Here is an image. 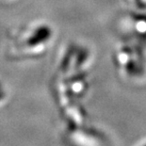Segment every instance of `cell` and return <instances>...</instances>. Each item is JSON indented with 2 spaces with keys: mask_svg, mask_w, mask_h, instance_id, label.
I'll use <instances>...</instances> for the list:
<instances>
[{
  "mask_svg": "<svg viewBox=\"0 0 146 146\" xmlns=\"http://www.w3.org/2000/svg\"><path fill=\"white\" fill-rule=\"evenodd\" d=\"M123 26L132 40L146 46V11H135L123 17Z\"/></svg>",
  "mask_w": 146,
  "mask_h": 146,
  "instance_id": "cell-2",
  "label": "cell"
},
{
  "mask_svg": "<svg viewBox=\"0 0 146 146\" xmlns=\"http://www.w3.org/2000/svg\"><path fill=\"white\" fill-rule=\"evenodd\" d=\"M145 45L138 41H129L119 43L114 49L113 58L120 69L129 74L142 71L146 67Z\"/></svg>",
  "mask_w": 146,
  "mask_h": 146,
  "instance_id": "cell-1",
  "label": "cell"
}]
</instances>
